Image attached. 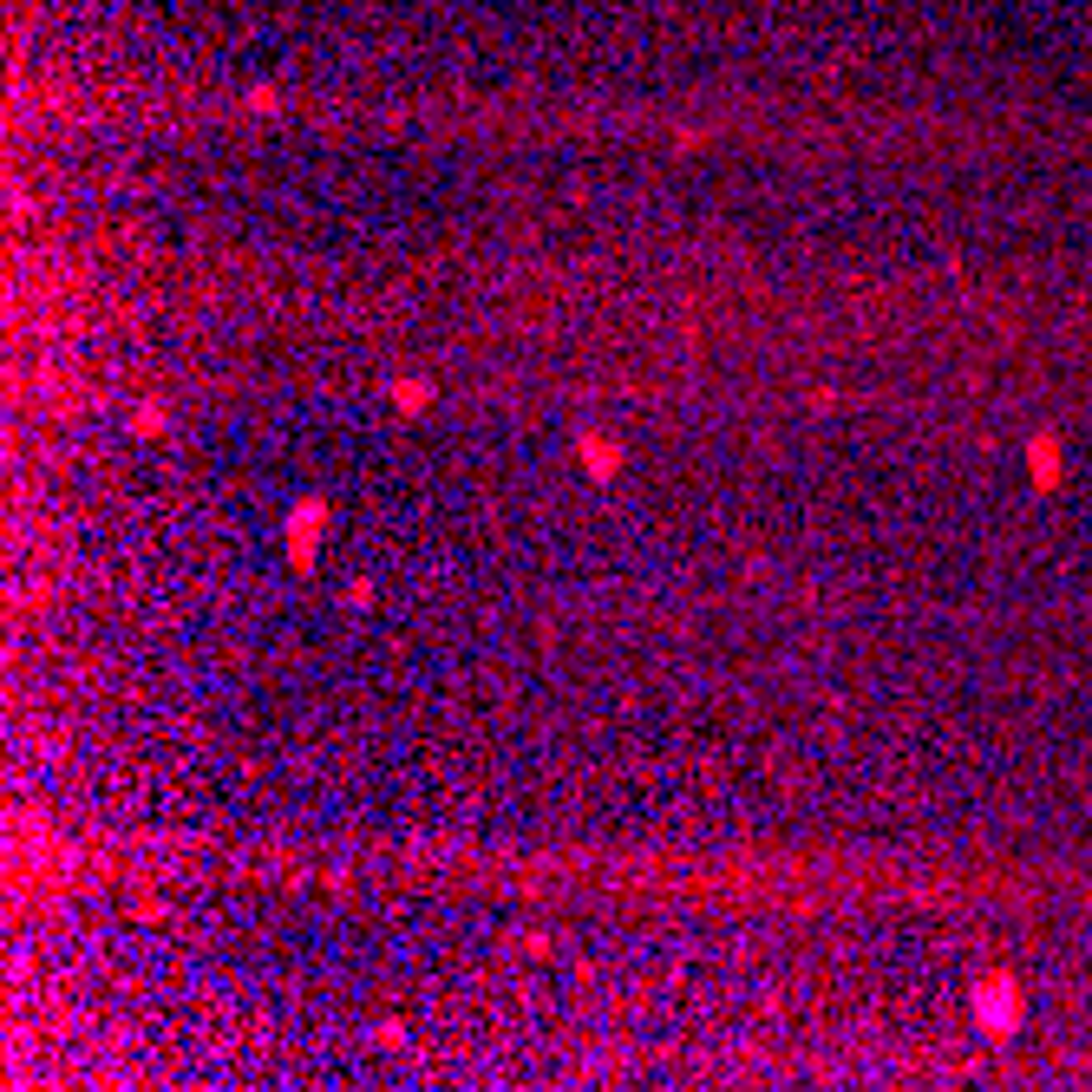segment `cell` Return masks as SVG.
<instances>
[{"instance_id": "1", "label": "cell", "mask_w": 1092, "mask_h": 1092, "mask_svg": "<svg viewBox=\"0 0 1092 1092\" xmlns=\"http://www.w3.org/2000/svg\"><path fill=\"white\" fill-rule=\"evenodd\" d=\"M975 1020H982L995 1040H1008V1033L1020 1027V988L1008 982V975H988V982L975 988Z\"/></svg>"}, {"instance_id": "2", "label": "cell", "mask_w": 1092, "mask_h": 1092, "mask_svg": "<svg viewBox=\"0 0 1092 1092\" xmlns=\"http://www.w3.org/2000/svg\"><path fill=\"white\" fill-rule=\"evenodd\" d=\"M328 524V511L321 504H308V511H295V562H308V549H314V531Z\"/></svg>"}, {"instance_id": "3", "label": "cell", "mask_w": 1092, "mask_h": 1092, "mask_svg": "<svg viewBox=\"0 0 1092 1092\" xmlns=\"http://www.w3.org/2000/svg\"><path fill=\"white\" fill-rule=\"evenodd\" d=\"M1053 452H1060L1053 438H1040V445H1033V471H1040V484H1053V478H1060V458H1053Z\"/></svg>"}, {"instance_id": "4", "label": "cell", "mask_w": 1092, "mask_h": 1092, "mask_svg": "<svg viewBox=\"0 0 1092 1092\" xmlns=\"http://www.w3.org/2000/svg\"><path fill=\"white\" fill-rule=\"evenodd\" d=\"M582 452H589V471H595V478H609V471H615V458H609V445H602V438H582Z\"/></svg>"}]
</instances>
